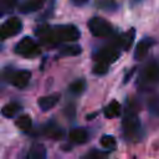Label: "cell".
I'll return each mask as SVG.
<instances>
[{"label": "cell", "instance_id": "cell-4", "mask_svg": "<svg viewBox=\"0 0 159 159\" xmlns=\"http://www.w3.org/2000/svg\"><path fill=\"white\" fill-rule=\"evenodd\" d=\"M21 30H22L21 20L19 17H16V16H12V17H9L1 25L0 35H1V39L5 40V39H9V37H12V36L17 35Z\"/></svg>", "mask_w": 159, "mask_h": 159}, {"label": "cell", "instance_id": "cell-18", "mask_svg": "<svg viewBox=\"0 0 159 159\" xmlns=\"http://www.w3.org/2000/svg\"><path fill=\"white\" fill-rule=\"evenodd\" d=\"M46 133L48 134V137H51L52 139H60L62 138V134H63V130L61 128H58L56 124L51 123L47 125L46 128Z\"/></svg>", "mask_w": 159, "mask_h": 159}, {"label": "cell", "instance_id": "cell-3", "mask_svg": "<svg viewBox=\"0 0 159 159\" xmlns=\"http://www.w3.org/2000/svg\"><path fill=\"white\" fill-rule=\"evenodd\" d=\"M88 30L96 37H107L113 32L112 25L107 20L98 16H94L88 21Z\"/></svg>", "mask_w": 159, "mask_h": 159}, {"label": "cell", "instance_id": "cell-7", "mask_svg": "<svg viewBox=\"0 0 159 159\" xmlns=\"http://www.w3.org/2000/svg\"><path fill=\"white\" fill-rule=\"evenodd\" d=\"M31 80V72L27 70H19V71H12L10 73L9 81L11 82L12 86L17 88H24L29 84Z\"/></svg>", "mask_w": 159, "mask_h": 159}, {"label": "cell", "instance_id": "cell-22", "mask_svg": "<svg viewBox=\"0 0 159 159\" xmlns=\"http://www.w3.org/2000/svg\"><path fill=\"white\" fill-rule=\"evenodd\" d=\"M83 159H106V154L103 152H99L97 149H93L86 154Z\"/></svg>", "mask_w": 159, "mask_h": 159}, {"label": "cell", "instance_id": "cell-14", "mask_svg": "<svg viewBox=\"0 0 159 159\" xmlns=\"http://www.w3.org/2000/svg\"><path fill=\"white\" fill-rule=\"evenodd\" d=\"M120 112H122L120 104H119L117 101H111V102L107 104V107L104 108V117H106V118H109V119L117 118V117H119Z\"/></svg>", "mask_w": 159, "mask_h": 159}, {"label": "cell", "instance_id": "cell-13", "mask_svg": "<svg viewBox=\"0 0 159 159\" xmlns=\"http://www.w3.org/2000/svg\"><path fill=\"white\" fill-rule=\"evenodd\" d=\"M70 139L76 144H83L88 140V133L83 128H73L70 132Z\"/></svg>", "mask_w": 159, "mask_h": 159}, {"label": "cell", "instance_id": "cell-21", "mask_svg": "<svg viewBox=\"0 0 159 159\" xmlns=\"http://www.w3.org/2000/svg\"><path fill=\"white\" fill-rule=\"evenodd\" d=\"M108 68H109V63L102 62V61H97L96 65H94V67H93V72L96 75L102 76V75H106L108 72Z\"/></svg>", "mask_w": 159, "mask_h": 159}, {"label": "cell", "instance_id": "cell-2", "mask_svg": "<svg viewBox=\"0 0 159 159\" xmlns=\"http://www.w3.org/2000/svg\"><path fill=\"white\" fill-rule=\"evenodd\" d=\"M123 130H124V134L129 138L134 137L138 134L139 132V128H140V122H139V118H138V114L137 112L132 108V107H128L125 113H124V117H123Z\"/></svg>", "mask_w": 159, "mask_h": 159}, {"label": "cell", "instance_id": "cell-11", "mask_svg": "<svg viewBox=\"0 0 159 159\" xmlns=\"http://www.w3.org/2000/svg\"><path fill=\"white\" fill-rule=\"evenodd\" d=\"M143 78L147 82H159V65L150 63L143 71Z\"/></svg>", "mask_w": 159, "mask_h": 159}, {"label": "cell", "instance_id": "cell-6", "mask_svg": "<svg viewBox=\"0 0 159 159\" xmlns=\"http://www.w3.org/2000/svg\"><path fill=\"white\" fill-rule=\"evenodd\" d=\"M119 52H120V47L116 42V43H112L111 46H107V47L99 50L96 53L94 58H96V61H102V62H107L111 65L119 57Z\"/></svg>", "mask_w": 159, "mask_h": 159}, {"label": "cell", "instance_id": "cell-25", "mask_svg": "<svg viewBox=\"0 0 159 159\" xmlns=\"http://www.w3.org/2000/svg\"><path fill=\"white\" fill-rule=\"evenodd\" d=\"M139 1H142V0H132L133 4H137V2H139Z\"/></svg>", "mask_w": 159, "mask_h": 159}, {"label": "cell", "instance_id": "cell-10", "mask_svg": "<svg viewBox=\"0 0 159 159\" xmlns=\"http://www.w3.org/2000/svg\"><path fill=\"white\" fill-rule=\"evenodd\" d=\"M45 2L46 0H25L20 5V11L22 14H30V12L39 11L40 9L43 7Z\"/></svg>", "mask_w": 159, "mask_h": 159}, {"label": "cell", "instance_id": "cell-1", "mask_svg": "<svg viewBox=\"0 0 159 159\" xmlns=\"http://www.w3.org/2000/svg\"><path fill=\"white\" fill-rule=\"evenodd\" d=\"M39 36L48 43H65V42H76L80 39V30L75 25H58L55 27H43L37 30Z\"/></svg>", "mask_w": 159, "mask_h": 159}, {"label": "cell", "instance_id": "cell-8", "mask_svg": "<svg viewBox=\"0 0 159 159\" xmlns=\"http://www.w3.org/2000/svg\"><path fill=\"white\" fill-rule=\"evenodd\" d=\"M153 42H154V41H153L152 39H143V40H140V41L138 42V45L135 46V50H134V58H135V60H143V58L147 56V53H148L149 48L152 47Z\"/></svg>", "mask_w": 159, "mask_h": 159}, {"label": "cell", "instance_id": "cell-12", "mask_svg": "<svg viewBox=\"0 0 159 159\" xmlns=\"http://www.w3.org/2000/svg\"><path fill=\"white\" fill-rule=\"evenodd\" d=\"M24 159H46V149L42 144L35 143L27 152Z\"/></svg>", "mask_w": 159, "mask_h": 159}, {"label": "cell", "instance_id": "cell-9", "mask_svg": "<svg viewBox=\"0 0 159 159\" xmlns=\"http://www.w3.org/2000/svg\"><path fill=\"white\" fill-rule=\"evenodd\" d=\"M58 101H60V94L53 93V94H48V96H43V97L39 98L37 103L42 111H50L58 103Z\"/></svg>", "mask_w": 159, "mask_h": 159}, {"label": "cell", "instance_id": "cell-19", "mask_svg": "<svg viewBox=\"0 0 159 159\" xmlns=\"http://www.w3.org/2000/svg\"><path fill=\"white\" fill-rule=\"evenodd\" d=\"M101 145L103 147V148H106V149H113V148H116V138L113 137V135H111V134H104V135H102L101 137Z\"/></svg>", "mask_w": 159, "mask_h": 159}, {"label": "cell", "instance_id": "cell-15", "mask_svg": "<svg viewBox=\"0 0 159 159\" xmlns=\"http://www.w3.org/2000/svg\"><path fill=\"white\" fill-rule=\"evenodd\" d=\"M20 111V106L17 103H7L1 108V114L5 118H12L15 117Z\"/></svg>", "mask_w": 159, "mask_h": 159}, {"label": "cell", "instance_id": "cell-24", "mask_svg": "<svg viewBox=\"0 0 159 159\" xmlns=\"http://www.w3.org/2000/svg\"><path fill=\"white\" fill-rule=\"evenodd\" d=\"M88 0H71V2H73L75 5H78V6H81V5H83V4H86Z\"/></svg>", "mask_w": 159, "mask_h": 159}, {"label": "cell", "instance_id": "cell-16", "mask_svg": "<svg viewBox=\"0 0 159 159\" xmlns=\"http://www.w3.org/2000/svg\"><path fill=\"white\" fill-rule=\"evenodd\" d=\"M15 124H16V127H17L20 130H22V132H29V130L31 129V127H32V120H31V118H30L29 116L22 114V116H20V117L16 119Z\"/></svg>", "mask_w": 159, "mask_h": 159}, {"label": "cell", "instance_id": "cell-20", "mask_svg": "<svg viewBox=\"0 0 159 159\" xmlns=\"http://www.w3.org/2000/svg\"><path fill=\"white\" fill-rule=\"evenodd\" d=\"M84 87H86V82H84V80L81 78V80L73 81L70 84V91L72 93H75V94H80V93H82L84 91Z\"/></svg>", "mask_w": 159, "mask_h": 159}, {"label": "cell", "instance_id": "cell-17", "mask_svg": "<svg viewBox=\"0 0 159 159\" xmlns=\"http://www.w3.org/2000/svg\"><path fill=\"white\" fill-rule=\"evenodd\" d=\"M82 52V48L78 45H66L61 50L62 56H77Z\"/></svg>", "mask_w": 159, "mask_h": 159}, {"label": "cell", "instance_id": "cell-23", "mask_svg": "<svg viewBox=\"0 0 159 159\" xmlns=\"http://www.w3.org/2000/svg\"><path fill=\"white\" fill-rule=\"evenodd\" d=\"M97 4H98V6L101 9H104V10H114L117 7L116 2L111 1V0H99Z\"/></svg>", "mask_w": 159, "mask_h": 159}, {"label": "cell", "instance_id": "cell-5", "mask_svg": "<svg viewBox=\"0 0 159 159\" xmlns=\"http://www.w3.org/2000/svg\"><path fill=\"white\" fill-rule=\"evenodd\" d=\"M15 52L24 57H34L39 53V46L31 37H24L15 46Z\"/></svg>", "mask_w": 159, "mask_h": 159}]
</instances>
